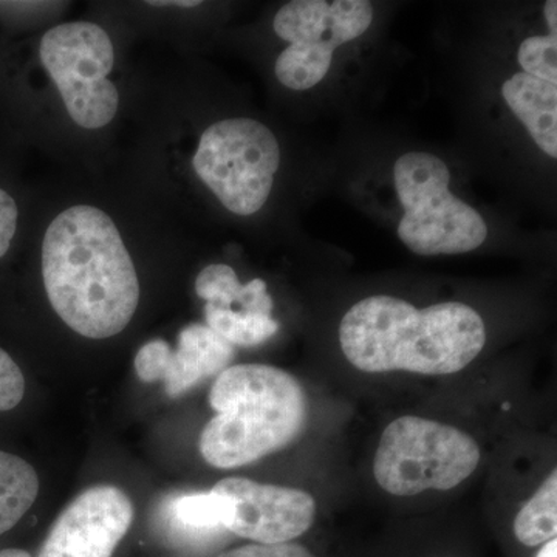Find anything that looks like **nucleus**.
<instances>
[{
	"mask_svg": "<svg viewBox=\"0 0 557 557\" xmlns=\"http://www.w3.org/2000/svg\"><path fill=\"white\" fill-rule=\"evenodd\" d=\"M42 277L58 317L84 338L108 339L129 325L139 300L137 270L115 223L76 205L50 223Z\"/></svg>",
	"mask_w": 557,
	"mask_h": 557,
	"instance_id": "1",
	"label": "nucleus"
},
{
	"mask_svg": "<svg viewBox=\"0 0 557 557\" xmlns=\"http://www.w3.org/2000/svg\"><path fill=\"white\" fill-rule=\"evenodd\" d=\"M344 357L368 373L453 375L468 368L486 344L482 317L461 302L418 310L392 296H370L344 314Z\"/></svg>",
	"mask_w": 557,
	"mask_h": 557,
	"instance_id": "2",
	"label": "nucleus"
},
{
	"mask_svg": "<svg viewBox=\"0 0 557 557\" xmlns=\"http://www.w3.org/2000/svg\"><path fill=\"white\" fill-rule=\"evenodd\" d=\"M215 412L200 435L207 463L233 469L285 448L302 434L307 397L292 373L265 364L233 366L209 394Z\"/></svg>",
	"mask_w": 557,
	"mask_h": 557,
	"instance_id": "3",
	"label": "nucleus"
},
{
	"mask_svg": "<svg viewBox=\"0 0 557 557\" xmlns=\"http://www.w3.org/2000/svg\"><path fill=\"white\" fill-rule=\"evenodd\" d=\"M394 180L405 209L398 236L410 251L420 256L460 255L486 240L485 220L450 193L449 168L437 156L405 153L395 163Z\"/></svg>",
	"mask_w": 557,
	"mask_h": 557,
	"instance_id": "4",
	"label": "nucleus"
},
{
	"mask_svg": "<svg viewBox=\"0 0 557 557\" xmlns=\"http://www.w3.org/2000/svg\"><path fill=\"white\" fill-rule=\"evenodd\" d=\"M478 442L460 429L405 416L381 435L373 474L392 496L409 497L429 490L449 491L479 467Z\"/></svg>",
	"mask_w": 557,
	"mask_h": 557,
	"instance_id": "5",
	"label": "nucleus"
},
{
	"mask_svg": "<svg viewBox=\"0 0 557 557\" xmlns=\"http://www.w3.org/2000/svg\"><path fill=\"white\" fill-rule=\"evenodd\" d=\"M281 149L259 121L231 119L201 135L193 166L201 182L237 215L256 214L269 200Z\"/></svg>",
	"mask_w": 557,
	"mask_h": 557,
	"instance_id": "6",
	"label": "nucleus"
},
{
	"mask_svg": "<svg viewBox=\"0 0 557 557\" xmlns=\"http://www.w3.org/2000/svg\"><path fill=\"white\" fill-rule=\"evenodd\" d=\"M39 57L78 126L97 131L115 119L120 95L108 79L115 51L100 25L67 22L51 28L40 39Z\"/></svg>",
	"mask_w": 557,
	"mask_h": 557,
	"instance_id": "7",
	"label": "nucleus"
},
{
	"mask_svg": "<svg viewBox=\"0 0 557 557\" xmlns=\"http://www.w3.org/2000/svg\"><path fill=\"white\" fill-rule=\"evenodd\" d=\"M373 7L368 0H293L274 17V32L289 46L277 57L281 84L309 90L327 75L333 53L369 30Z\"/></svg>",
	"mask_w": 557,
	"mask_h": 557,
	"instance_id": "8",
	"label": "nucleus"
},
{
	"mask_svg": "<svg viewBox=\"0 0 557 557\" xmlns=\"http://www.w3.org/2000/svg\"><path fill=\"white\" fill-rule=\"evenodd\" d=\"M231 502L226 530L256 544H285L310 530L317 502L296 487L262 485L244 478L220 480L212 487Z\"/></svg>",
	"mask_w": 557,
	"mask_h": 557,
	"instance_id": "9",
	"label": "nucleus"
},
{
	"mask_svg": "<svg viewBox=\"0 0 557 557\" xmlns=\"http://www.w3.org/2000/svg\"><path fill=\"white\" fill-rule=\"evenodd\" d=\"M132 520L134 505L124 491L91 486L61 512L38 557H112Z\"/></svg>",
	"mask_w": 557,
	"mask_h": 557,
	"instance_id": "10",
	"label": "nucleus"
},
{
	"mask_svg": "<svg viewBox=\"0 0 557 557\" xmlns=\"http://www.w3.org/2000/svg\"><path fill=\"white\" fill-rule=\"evenodd\" d=\"M234 347L208 325L189 324L180 332L177 350L161 339L149 341L135 357V372L145 383L161 381L175 398L201 380L228 369Z\"/></svg>",
	"mask_w": 557,
	"mask_h": 557,
	"instance_id": "11",
	"label": "nucleus"
},
{
	"mask_svg": "<svg viewBox=\"0 0 557 557\" xmlns=\"http://www.w3.org/2000/svg\"><path fill=\"white\" fill-rule=\"evenodd\" d=\"M508 108L552 159L557 157V84L516 73L502 87Z\"/></svg>",
	"mask_w": 557,
	"mask_h": 557,
	"instance_id": "12",
	"label": "nucleus"
},
{
	"mask_svg": "<svg viewBox=\"0 0 557 557\" xmlns=\"http://www.w3.org/2000/svg\"><path fill=\"white\" fill-rule=\"evenodd\" d=\"M196 293L207 300V306L214 309L233 311L256 317H271L273 299L267 292L262 278H255L242 285L236 271L228 265L218 263L200 271L196 281Z\"/></svg>",
	"mask_w": 557,
	"mask_h": 557,
	"instance_id": "13",
	"label": "nucleus"
},
{
	"mask_svg": "<svg viewBox=\"0 0 557 557\" xmlns=\"http://www.w3.org/2000/svg\"><path fill=\"white\" fill-rule=\"evenodd\" d=\"M38 494L35 468L24 458L0 450V536L30 511Z\"/></svg>",
	"mask_w": 557,
	"mask_h": 557,
	"instance_id": "14",
	"label": "nucleus"
},
{
	"mask_svg": "<svg viewBox=\"0 0 557 557\" xmlns=\"http://www.w3.org/2000/svg\"><path fill=\"white\" fill-rule=\"evenodd\" d=\"M515 534L520 544L539 547L557 534V471L552 472L536 494L523 505L515 520Z\"/></svg>",
	"mask_w": 557,
	"mask_h": 557,
	"instance_id": "15",
	"label": "nucleus"
},
{
	"mask_svg": "<svg viewBox=\"0 0 557 557\" xmlns=\"http://www.w3.org/2000/svg\"><path fill=\"white\" fill-rule=\"evenodd\" d=\"M208 327L231 346L252 347L276 335L278 324L271 317L233 313L205 306Z\"/></svg>",
	"mask_w": 557,
	"mask_h": 557,
	"instance_id": "16",
	"label": "nucleus"
},
{
	"mask_svg": "<svg viewBox=\"0 0 557 557\" xmlns=\"http://www.w3.org/2000/svg\"><path fill=\"white\" fill-rule=\"evenodd\" d=\"M172 520L186 530H218L226 528L231 518V502L218 491L189 494L172 502Z\"/></svg>",
	"mask_w": 557,
	"mask_h": 557,
	"instance_id": "17",
	"label": "nucleus"
},
{
	"mask_svg": "<svg viewBox=\"0 0 557 557\" xmlns=\"http://www.w3.org/2000/svg\"><path fill=\"white\" fill-rule=\"evenodd\" d=\"M518 61L523 73L557 84V35L531 36L520 44Z\"/></svg>",
	"mask_w": 557,
	"mask_h": 557,
	"instance_id": "18",
	"label": "nucleus"
},
{
	"mask_svg": "<svg viewBox=\"0 0 557 557\" xmlns=\"http://www.w3.org/2000/svg\"><path fill=\"white\" fill-rule=\"evenodd\" d=\"M24 395V373L13 358L0 348V412L16 408Z\"/></svg>",
	"mask_w": 557,
	"mask_h": 557,
	"instance_id": "19",
	"label": "nucleus"
},
{
	"mask_svg": "<svg viewBox=\"0 0 557 557\" xmlns=\"http://www.w3.org/2000/svg\"><path fill=\"white\" fill-rule=\"evenodd\" d=\"M218 557H314L313 553L293 542L285 544H249L230 549Z\"/></svg>",
	"mask_w": 557,
	"mask_h": 557,
	"instance_id": "20",
	"label": "nucleus"
},
{
	"mask_svg": "<svg viewBox=\"0 0 557 557\" xmlns=\"http://www.w3.org/2000/svg\"><path fill=\"white\" fill-rule=\"evenodd\" d=\"M17 228V205L5 190L0 189V258L7 255Z\"/></svg>",
	"mask_w": 557,
	"mask_h": 557,
	"instance_id": "21",
	"label": "nucleus"
},
{
	"mask_svg": "<svg viewBox=\"0 0 557 557\" xmlns=\"http://www.w3.org/2000/svg\"><path fill=\"white\" fill-rule=\"evenodd\" d=\"M545 20L549 27L552 35H557V2L556 0H548L544 7Z\"/></svg>",
	"mask_w": 557,
	"mask_h": 557,
	"instance_id": "22",
	"label": "nucleus"
},
{
	"mask_svg": "<svg viewBox=\"0 0 557 557\" xmlns=\"http://www.w3.org/2000/svg\"><path fill=\"white\" fill-rule=\"evenodd\" d=\"M537 557H557L556 539H553V541H549L547 542V544H544V547L541 548V552H539Z\"/></svg>",
	"mask_w": 557,
	"mask_h": 557,
	"instance_id": "23",
	"label": "nucleus"
},
{
	"mask_svg": "<svg viewBox=\"0 0 557 557\" xmlns=\"http://www.w3.org/2000/svg\"><path fill=\"white\" fill-rule=\"evenodd\" d=\"M149 5H153V7L175 5V7H183V9H190V7L200 5V2H199V0H197V2H190V0H185V2H149Z\"/></svg>",
	"mask_w": 557,
	"mask_h": 557,
	"instance_id": "24",
	"label": "nucleus"
},
{
	"mask_svg": "<svg viewBox=\"0 0 557 557\" xmlns=\"http://www.w3.org/2000/svg\"><path fill=\"white\" fill-rule=\"evenodd\" d=\"M0 557H33L30 553L25 552V549L20 548H9L2 549L0 552Z\"/></svg>",
	"mask_w": 557,
	"mask_h": 557,
	"instance_id": "25",
	"label": "nucleus"
}]
</instances>
